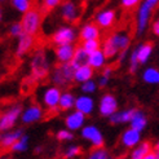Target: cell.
<instances>
[{"instance_id":"obj_33","label":"cell","mask_w":159,"mask_h":159,"mask_svg":"<svg viewBox=\"0 0 159 159\" xmlns=\"http://www.w3.org/2000/svg\"><path fill=\"white\" fill-rule=\"evenodd\" d=\"M137 62H139V51L137 48L133 51V53L131 54V65H129V71L133 74L134 71L137 70Z\"/></svg>"},{"instance_id":"obj_3","label":"cell","mask_w":159,"mask_h":159,"mask_svg":"<svg viewBox=\"0 0 159 159\" xmlns=\"http://www.w3.org/2000/svg\"><path fill=\"white\" fill-rule=\"evenodd\" d=\"M31 70H33V76L36 80L44 79L48 75L49 63L48 60H47V54L43 49L36 51V53L34 54L33 61H31Z\"/></svg>"},{"instance_id":"obj_29","label":"cell","mask_w":159,"mask_h":159,"mask_svg":"<svg viewBox=\"0 0 159 159\" xmlns=\"http://www.w3.org/2000/svg\"><path fill=\"white\" fill-rule=\"evenodd\" d=\"M144 80L146 83H150V84H159V71L157 69H153V67L145 70Z\"/></svg>"},{"instance_id":"obj_36","label":"cell","mask_w":159,"mask_h":159,"mask_svg":"<svg viewBox=\"0 0 159 159\" xmlns=\"http://www.w3.org/2000/svg\"><path fill=\"white\" fill-rule=\"evenodd\" d=\"M89 158L91 159H106V158H109V154H107L106 150L98 149V150H94V152H92Z\"/></svg>"},{"instance_id":"obj_21","label":"cell","mask_w":159,"mask_h":159,"mask_svg":"<svg viewBox=\"0 0 159 159\" xmlns=\"http://www.w3.org/2000/svg\"><path fill=\"white\" fill-rule=\"evenodd\" d=\"M98 36H100V30L94 23H87L80 31V38L83 42L89 40V39H98Z\"/></svg>"},{"instance_id":"obj_8","label":"cell","mask_w":159,"mask_h":159,"mask_svg":"<svg viewBox=\"0 0 159 159\" xmlns=\"http://www.w3.org/2000/svg\"><path fill=\"white\" fill-rule=\"evenodd\" d=\"M22 113L21 106H16L13 109H11L7 114H4L0 118V131H7L12 128L14 125V123L17 122V119L20 116V114Z\"/></svg>"},{"instance_id":"obj_13","label":"cell","mask_w":159,"mask_h":159,"mask_svg":"<svg viewBox=\"0 0 159 159\" xmlns=\"http://www.w3.org/2000/svg\"><path fill=\"white\" fill-rule=\"evenodd\" d=\"M33 36L34 35H30V34H26V33H23L20 36V42H18V45H17V56L25 54L33 48V45L35 43V39Z\"/></svg>"},{"instance_id":"obj_2","label":"cell","mask_w":159,"mask_h":159,"mask_svg":"<svg viewBox=\"0 0 159 159\" xmlns=\"http://www.w3.org/2000/svg\"><path fill=\"white\" fill-rule=\"evenodd\" d=\"M75 70L76 67L70 62H63L58 65L53 71V82L58 87H67L75 80Z\"/></svg>"},{"instance_id":"obj_9","label":"cell","mask_w":159,"mask_h":159,"mask_svg":"<svg viewBox=\"0 0 159 159\" xmlns=\"http://www.w3.org/2000/svg\"><path fill=\"white\" fill-rule=\"evenodd\" d=\"M82 136L87 140H89L93 146L96 148H101L102 145H104V139H102V134L100 132L98 128H96L94 125H87L83 128L82 131Z\"/></svg>"},{"instance_id":"obj_25","label":"cell","mask_w":159,"mask_h":159,"mask_svg":"<svg viewBox=\"0 0 159 159\" xmlns=\"http://www.w3.org/2000/svg\"><path fill=\"white\" fill-rule=\"evenodd\" d=\"M150 152H152V145H150V142H148V141L141 142V144L132 152L131 158L132 159H145V157Z\"/></svg>"},{"instance_id":"obj_12","label":"cell","mask_w":159,"mask_h":159,"mask_svg":"<svg viewBox=\"0 0 159 159\" xmlns=\"http://www.w3.org/2000/svg\"><path fill=\"white\" fill-rule=\"evenodd\" d=\"M60 98H61V92L58 88H48L44 92V104L48 106L49 109H56L60 104Z\"/></svg>"},{"instance_id":"obj_23","label":"cell","mask_w":159,"mask_h":159,"mask_svg":"<svg viewBox=\"0 0 159 159\" xmlns=\"http://www.w3.org/2000/svg\"><path fill=\"white\" fill-rule=\"evenodd\" d=\"M93 67L91 65H83V66H79L75 70V80L76 82H80L84 83L87 80H89L93 75Z\"/></svg>"},{"instance_id":"obj_34","label":"cell","mask_w":159,"mask_h":159,"mask_svg":"<svg viewBox=\"0 0 159 159\" xmlns=\"http://www.w3.org/2000/svg\"><path fill=\"white\" fill-rule=\"evenodd\" d=\"M11 35L13 36H21L25 31H23V26H22V23H13V25L11 26Z\"/></svg>"},{"instance_id":"obj_16","label":"cell","mask_w":159,"mask_h":159,"mask_svg":"<svg viewBox=\"0 0 159 159\" xmlns=\"http://www.w3.org/2000/svg\"><path fill=\"white\" fill-rule=\"evenodd\" d=\"M122 142L125 148H133L134 145H137L140 142V131L131 127V129H127L123 133Z\"/></svg>"},{"instance_id":"obj_37","label":"cell","mask_w":159,"mask_h":159,"mask_svg":"<svg viewBox=\"0 0 159 159\" xmlns=\"http://www.w3.org/2000/svg\"><path fill=\"white\" fill-rule=\"evenodd\" d=\"M82 91L84 93H92V92H94V91H96V83L92 82L91 79H89V80H87V82H84V84L82 85Z\"/></svg>"},{"instance_id":"obj_42","label":"cell","mask_w":159,"mask_h":159,"mask_svg":"<svg viewBox=\"0 0 159 159\" xmlns=\"http://www.w3.org/2000/svg\"><path fill=\"white\" fill-rule=\"evenodd\" d=\"M153 31H154L155 35H159V20L155 21V23L153 25Z\"/></svg>"},{"instance_id":"obj_5","label":"cell","mask_w":159,"mask_h":159,"mask_svg":"<svg viewBox=\"0 0 159 159\" xmlns=\"http://www.w3.org/2000/svg\"><path fill=\"white\" fill-rule=\"evenodd\" d=\"M21 23L26 34L35 35L39 31V27H40V13L36 9H29L23 14Z\"/></svg>"},{"instance_id":"obj_43","label":"cell","mask_w":159,"mask_h":159,"mask_svg":"<svg viewBox=\"0 0 159 159\" xmlns=\"http://www.w3.org/2000/svg\"><path fill=\"white\" fill-rule=\"evenodd\" d=\"M35 153H38V154H39V153H42V148H40V146H38V148L35 149Z\"/></svg>"},{"instance_id":"obj_44","label":"cell","mask_w":159,"mask_h":159,"mask_svg":"<svg viewBox=\"0 0 159 159\" xmlns=\"http://www.w3.org/2000/svg\"><path fill=\"white\" fill-rule=\"evenodd\" d=\"M3 18V11H2V8H0V21H2Z\"/></svg>"},{"instance_id":"obj_22","label":"cell","mask_w":159,"mask_h":159,"mask_svg":"<svg viewBox=\"0 0 159 159\" xmlns=\"http://www.w3.org/2000/svg\"><path fill=\"white\" fill-rule=\"evenodd\" d=\"M75 107L76 110L82 111L83 114H89L93 110V100L91 97L82 96L75 100Z\"/></svg>"},{"instance_id":"obj_26","label":"cell","mask_w":159,"mask_h":159,"mask_svg":"<svg viewBox=\"0 0 159 159\" xmlns=\"http://www.w3.org/2000/svg\"><path fill=\"white\" fill-rule=\"evenodd\" d=\"M74 105H75V98H74V96L70 92H65L63 94H61L58 106H60V109L62 111H66V110L71 109Z\"/></svg>"},{"instance_id":"obj_24","label":"cell","mask_w":159,"mask_h":159,"mask_svg":"<svg viewBox=\"0 0 159 159\" xmlns=\"http://www.w3.org/2000/svg\"><path fill=\"white\" fill-rule=\"evenodd\" d=\"M105 62H106V56H105L104 51L97 49L89 54V62L88 63L93 69H101L105 65Z\"/></svg>"},{"instance_id":"obj_14","label":"cell","mask_w":159,"mask_h":159,"mask_svg":"<svg viewBox=\"0 0 159 159\" xmlns=\"http://www.w3.org/2000/svg\"><path fill=\"white\" fill-rule=\"evenodd\" d=\"M83 124H84V114L82 113V111H79V110H76L75 113L70 114L66 118V127L71 131L79 129Z\"/></svg>"},{"instance_id":"obj_39","label":"cell","mask_w":159,"mask_h":159,"mask_svg":"<svg viewBox=\"0 0 159 159\" xmlns=\"http://www.w3.org/2000/svg\"><path fill=\"white\" fill-rule=\"evenodd\" d=\"M110 75H111V69H106L104 71V74H102L101 79H100V82H98V85L101 87V88H104V87H106L107 82H109V79H110Z\"/></svg>"},{"instance_id":"obj_32","label":"cell","mask_w":159,"mask_h":159,"mask_svg":"<svg viewBox=\"0 0 159 159\" xmlns=\"http://www.w3.org/2000/svg\"><path fill=\"white\" fill-rule=\"evenodd\" d=\"M11 2L18 12L25 13L30 9V0H11Z\"/></svg>"},{"instance_id":"obj_6","label":"cell","mask_w":159,"mask_h":159,"mask_svg":"<svg viewBox=\"0 0 159 159\" xmlns=\"http://www.w3.org/2000/svg\"><path fill=\"white\" fill-rule=\"evenodd\" d=\"M82 14V8L74 0H66L61 5V16L66 22H76Z\"/></svg>"},{"instance_id":"obj_10","label":"cell","mask_w":159,"mask_h":159,"mask_svg":"<svg viewBox=\"0 0 159 159\" xmlns=\"http://www.w3.org/2000/svg\"><path fill=\"white\" fill-rule=\"evenodd\" d=\"M118 109V102L114 96L111 94H105L102 97L100 102V113L104 116H110L111 114H114Z\"/></svg>"},{"instance_id":"obj_41","label":"cell","mask_w":159,"mask_h":159,"mask_svg":"<svg viewBox=\"0 0 159 159\" xmlns=\"http://www.w3.org/2000/svg\"><path fill=\"white\" fill-rule=\"evenodd\" d=\"M140 0H122V5L124 8H133L134 5L139 4Z\"/></svg>"},{"instance_id":"obj_31","label":"cell","mask_w":159,"mask_h":159,"mask_svg":"<svg viewBox=\"0 0 159 159\" xmlns=\"http://www.w3.org/2000/svg\"><path fill=\"white\" fill-rule=\"evenodd\" d=\"M27 141H29V137L27 136H22L20 140H17L14 142V144L12 145L11 150L12 152H23V150L27 149Z\"/></svg>"},{"instance_id":"obj_19","label":"cell","mask_w":159,"mask_h":159,"mask_svg":"<svg viewBox=\"0 0 159 159\" xmlns=\"http://www.w3.org/2000/svg\"><path fill=\"white\" fill-rule=\"evenodd\" d=\"M89 54L85 52V49L82 47H78L75 49V53H74V57L71 60V63L75 66V67H79V66H83V65H89Z\"/></svg>"},{"instance_id":"obj_20","label":"cell","mask_w":159,"mask_h":159,"mask_svg":"<svg viewBox=\"0 0 159 159\" xmlns=\"http://www.w3.org/2000/svg\"><path fill=\"white\" fill-rule=\"evenodd\" d=\"M23 136V131L22 129H17L14 132H9L2 136V140H0V146L3 149H7V148H12V145L14 144L17 140H20L21 137Z\"/></svg>"},{"instance_id":"obj_18","label":"cell","mask_w":159,"mask_h":159,"mask_svg":"<svg viewBox=\"0 0 159 159\" xmlns=\"http://www.w3.org/2000/svg\"><path fill=\"white\" fill-rule=\"evenodd\" d=\"M114 21H115V12L114 11H110V9L98 13L97 17H96L97 25L101 26V27H104V29L110 27L114 23Z\"/></svg>"},{"instance_id":"obj_17","label":"cell","mask_w":159,"mask_h":159,"mask_svg":"<svg viewBox=\"0 0 159 159\" xmlns=\"http://www.w3.org/2000/svg\"><path fill=\"white\" fill-rule=\"evenodd\" d=\"M43 116V111L39 106H30L27 110L23 111L22 114V122L23 123H33V122H36L39 119H42Z\"/></svg>"},{"instance_id":"obj_4","label":"cell","mask_w":159,"mask_h":159,"mask_svg":"<svg viewBox=\"0 0 159 159\" xmlns=\"http://www.w3.org/2000/svg\"><path fill=\"white\" fill-rule=\"evenodd\" d=\"M158 3L159 0H144V3L141 4L137 14V35H141L144 33V30L149 23L152 11L158 5Z\"/></svg>"},{"instance_id":"obj_38","label":"cell","mask_w":159,"mask_h":159,"mask_svg":"<svg viewBox=\"0 0 159 159\" xmlns=\"http://www.w3.org/2000/svg\"><path fill=\"white\" fill-rule=\"evenodd\" d=\"M57 139H58L60 141H70V140H73V139H74V134L71 133L70 131L62 129V131H58V133H57Z\"/></svg>"},{"instance_id":"obj_40","label":"cell","mask_w":159,"mask_h":159,"mask_svg":"<svg viewBox=\"0 0 159 159\" xmlns=\"http://www.w3.org/2000/svg\"><path fill=\"white\" fill-rule=\"evenodd\" d=\"M44 2V8L45 9H53V8H56L58 4H60V0H43Z\"/></svg>"},{"instance_id":"obj_7","label":"cell","mask_w":159,"mask_h":159,"mask_svg":"<svg viewBox=\"0 0 159 159\" xmlns=\"http://www.w3.org/2000/svg\"><path fill=\"white\" fill-rule=\"evenodd\" d=\"M76 39V31L73 27H61L52 36V42L57 45L71 44Z\"/></svg>"},{"instance_id":"obj_27","label":"cell","mask_w":159,"mask_h":159,"mask_svg":"<svg viewBox=\"0 0 159 159\" xmlns=\"http://www.w3.org/2000/svg\"><path fill=\"white\" fill-rule=\"evenodd\" d=\"M137 51H139V62L140 63H145L149 60L152 52H153V43L142 44L137 48Z\"/></svg>"},{"instance_id":"obj_35","label":"cell","mask_w":159,"mask_h":159,"mask_svg":"<svg viewBox=\"0 0 159 159\" xmlns=\"http://www.w3.org/2000/svg\"><path fill=\"white\" fill-rule=\"evenodd\" d=\"M82 153V149L79 148V146H70L66 152H65V154H63V157L65 158H74V157H76V155H79Z\"/></svg>"},{"instance_id":"obj_1","label":"cell","mask_w":159,"mask_h":159,"mask_svg":"<svg viewBox=\"0 0 159 159\" xmlns=\"http://www.w3.org/2000/svg\"><path fill=\"white\" fill-rule=\"evenodd\" d=\"M129 36L125 34H113L104 43V53L106 58H113L124 49H128Z\"/></svg>"},{"instance_id":"obj_28","label":"cell","mask_w":159,"mask_h":159,"mask_svg":"<svg viewBox=\"0 0 159 159\" xmlns=\"http://www.w3.org/2000/svg\"><path fill=\"white\" fill-rule=\"evenodd\" d=\"M145 125H146V118H145V115L142 114L141 111H136V114H134L133 118L131 119V127L141 132L142 129L145 128Z\"/></svg>"},{"instance_id":"obj_30","label":"cell","mask_w":159,"mask_h":159,"mask_svg":"<svg viewBox=\"0 0 159 159\" xmlns=\"http://www.w3.org/2000/svg\"><path fill=\"white\" fill-rule=\"evenodd\" d=\"M83 48L85 49V52L88 53V54H91L94 51L100 49V42H98V39H89V40H84Z\"/></svg>"},{"instance_id":"obj_11","label":"cell","mask_w":159,"mask_h":159,"mask_svg":"<svg viewBox=\"0 0 159 159\" xmlns=\"http://www.w3.org/2000/svg\"><path fill=\"white\" fill-rule=\"evenodd\" d=\"M75 49L71 44H62V45H58L56 48V57L57 60L63 63V62H70L74 57V53H75Z\"/></svg>"},{"instance_id":"obj_15","label":"cell","mask_w":159,"mask_h":159,"mask_svg":"<svg viewBox=\"0 0 159 159\" xmlns=\"http://www.w3.org/2000/svg\"><path fill=\"white\" fill-rule=\"evenodd\" d=\"M137 110L134 109H129V110H124V111H120V113H115L111 114L109 116L110 119V123L113 124H118V123H127V122H131V119L133 118V115L136 114Z\"/></svg>"}]
</instances>
